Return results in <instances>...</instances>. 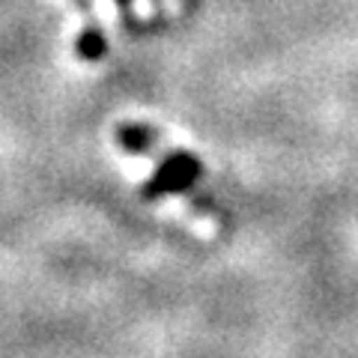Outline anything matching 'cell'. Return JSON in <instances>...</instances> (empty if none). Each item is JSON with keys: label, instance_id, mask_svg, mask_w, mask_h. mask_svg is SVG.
<instances>
[{"label": "cell", "instance_id": "cell-2", "mask_svg": "<svg viewBox=\"0 0 358 358\" xmlns=\"http://www.w3.org/2000/svg\"><path fill=\"white\" fill-rule=\"evenodd\" d=\"M117 141H120V147L122 150H129V152H147L152 147V131L150 129H143V126H122L117 131Z\"/></svg>", "mask_w": 358, "mask_h": 358}, {"label": "cell", "instance_id": "cell-3", "mask_svg": "<svg viewBox=\"0 0 358 358\" xmlns=\"http://www.w3.org/2000/svg\"><path fill=\"white\" fill-rule=\"evenodd\" d=\"M78 54H81L84 60H99L105 54V39L102 33H99L96 27H87L81 33V39H78Z\"/></svg>", "mask_w": 358, "mask_h": 358}, {"label": "cell", "instance_id": "cell-4", "mask_svg": "<svg viewBox=\"0 0 358 358\" xmlns=\"http://www.w3.org/2000/svg\"><path fill=\"white\" fill-rule=\"evenodd\" d=\"M117 3H120V6H126V9H129V6H131V0H117Z\"/></svg>", "mask_w": 358, "mask_h": 358}, {"label": "cell", "instance_id": "cell-1", "mask_svg": "<svg viewBox=\"0 0 358 358\" xmlns=\"http://www.w3.org/2000/svg\"><path fill=\"white\" fill-rule=\"evenodd\" d=\"M200 173H203V167H200V162L192 152H171L155 167V173L147 179L143 197L155 200L164 194H179V192H185V188H192L200 179Z\"/></svg>", "mask_w": 358, "mask_h": 358}]
</instances>
